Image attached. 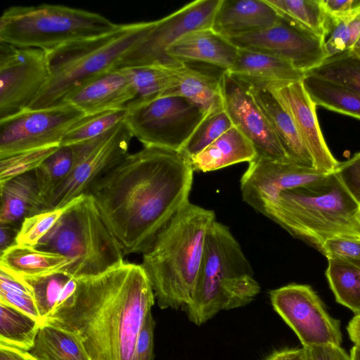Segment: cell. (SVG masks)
I'll return each mask as SVG.
<instances>
[{"label": "cell", "mask_w": 360, "mask_h": 360, "mask_svg": "<svg viewBox=\"0 0 360 360\" xmlns=\"http://www.w3.org/2000/svg\"><path fill=\"white\" fill-rule=\"evenodd\" d=\"M82 196L62 207L41 211L25 218L18 228L14 243L35 247L53 228L62 215Z\"/></svg>", "instance_id": "obj_39"}, {"label": "cell", "mask_w": 360, "mask_h": 360, "mask_svg": "<svg viewBox=\"0 0 360 360\" xmlns=\"http://www.w3.org/2000/svg\"><path fill=\"white\" fill-rule=\"evenodd\" d=\"M155 321L149 311L139 331L134 354V360H153V335Z\"/></svg>", "instance_id": "obj_43"}, {"label": "cell", "mask_w": 360, "mask_h": 360, "mask_svg": "<svg viewBox=\"0 0 360 360\" xmlns=\"http://www.w3.org/2000/svg\"><path fill=\"white\" fill-rule=\"evenodd\" d=\"M41 324V321L0 302V345L29 352Z\"/></svg>", "instance_id": "obj_31"}, {"label": "cell", "mask_w": 360, "mask_h": 360, "mask_svg": "<svg viewBox=\"0 0 360 360\" xmlns=\"http://www.w3.org/2000/svg\"><path fill=\"white\" fill-rule=\"evenodd\" d=\"M49 76L45 51L0 42V120L27 110Z\"/></svg>", "instance_id": "obj_14"}, {"label": "cell", "mask_w": 360, "mask_h": 360, "mask_svg": "<svg viewBox=\"0 0 360 360\" xmlns=\"http://www.w3.org/2000/svg\"><path fill=\"white\" fill-rule=\"evenodd\" d=\"M257 157L252 143L234 126L190 162L194 172H209L237 163H248Z\"/></svg>", "instance_id": "obj_25"}, {"label": "cell", "mask_w": 360, "mask_h": 360, "mask_svg": "<svg viewBox=\"0 0 360 360\" xmlns=\"http://www.w3.org/2000/svg\"><path fill=\"white\" fill-rule=\"evenodd\" d=\"M86 115L65 103L25 110L0 120V159L26 150L60 145L68 131Z\"/></svg>", "instance_id": "obj_13"}, {"label": "cell", "mask_w": 360, "mask_h": 360, "mask_svg": "<svg viewBox=\"0 0 360 360\" xmlns=\"http://www.w3.org/2000/svg\"><path fill=\"white\" fill-rule=\"evenodd\" d=\"M316 169L292 162L256 157L240 179L243 200L261 214L266 205L284 191L300 186L324 176Z\"/></svg>", "instance_id": "obj_17"}, {"label": "cell", "mask_w": 360, "mask_h": 360, "mask_svg": "<svg viewBox=\"0 0 360 360\" xmlns=\"http://www.w3.org/2000/svg\"><path fill=\"white\" fill-rule=\"evenodd\" d=\"M152 22L118 24L105 34L46 51L49 79L27 110L63 105L71 94L117 68L122 58L147 34Z\"/></svg>", "instance_id": "obj_5"}, {"label": "cell", "mask_w": 360, "mask_h": 360, "mask_svg": "<svg viewBox=\"0 0 360 360\" xmlns=\"http://www.w3.org/2000/svg\"><path fill=\"white\" fill-rule=\"evenodd\" d=\"M165 96L184 97L199 107L205 115L224 109L219 77L215 78L186 63L181 67L174 85Z\"/></svg>", "instance_id": "obj_27"}, {"label": "cell", "mask_w": 360, "mask_h": 360, "mask_svg": "<svg viewBox=\"0 0 360 360\" xmlns=\"http://www.w3.org/2000/svg\"><path fill=\"white\" fill-rule=\"evenodd\" d=\"M259 292L240 245L227 226L214 220L207 232L193 296L184 309L189 321L200 326L221 311L248 304Z\"/></svg>", "instance_id": "obj_6"}, {"label": "cell", "mask_w": 360, "mask_h": 360, "mask_svg": "<svg viewBox=\"0 0 360 360\" xmlns=\"http://www.w3.org/2000/svg\"><path fill=\"white\" fill-rule=\"evenodd\" d=\"M0 250L1 252L14 244L18 229L6 225L0 227Z\"/></svg>", "instance_id": "obj_48"}, {"label": "cell", "mask_w": 360, "mask_h": 360, "mask_svg": "<svg viewBox=\"0 0 360 360\" xmlns=\"http://www.w3.org/2000/svg\"><path fill=\"white\" fill-rule=\"evenodd\" d=\"M228 39L238 49L262 51L281 58L304 73L328 58L324 38L283 17L271 27Z\"/></svg>", "instance_id": "obj_15"}, {"label": "cell", "mask_w": 360, "mask_h": 360, "mask_svg": "<svg viewBox=\"0 0 360 360\" xmlns=\"http://www.w3.org/2000/svg\"><path fill=\"white\" fill-rule=\"evenodd\" d=\"M76 279L73 296L43 323L77 335L91 360H134L139 331L155 301L143 266L124 261Z\"/></svg>", "instance_id": "obj_2"}, {"label": "cell", "mask_w": 360, "mask_h": 360, "mask_svg": "<svg viewBox=\"0 0 360 360\" xmlns=\"http://www.w3.org/2000/svg\"><path fill=\"white\" fill-rule=\"evenodd\" d=\"M350 356L352 360H360V349L355 346L352 347L350 351Z\"/></svg>", "instance_id": "obj_51"}, {"label": "cell", "mask_w": 360, "mask_h": 360, "mask_svg": "<svg viewBox=\"0 0 360 360\" xmlns=\"http://www.w3.org/2000/svg\"><path fill=\"white\" fill-rule=\"evenodd\" d=\"M73 162L72 146L60 145L34 171L39 197L43 204V211L67 179Z\"/></svg>", "instance_id": "obj_33"}, {"label": "cell", "mask_w": 360, "mask_h": 360, "mask_svg": "<svg viewBox=\"0 0 360 360\" xmlns=\"http://www.w3.org/2000/svg\"><path fill=\"white\" fill-rule=\"evenodd\" d=\"M319 251L328 259H360V239L333 237L326 240Z\"/></svg>", "instance_id": "obj_42"}, {"label": "cell", "mask_w": 360, "mask_h": 360, "mask_svg": "<svg viewBox=\"0 0 360 360\" xmlns=\"http://www.w3.org/2000/svg\"><path fill=\"white\" fill-rule=\"evenodd\" d=\"M221 0H198L152 22L145 37L121 60L117 68L162 65L180 67L167 55V49L179 39L193 30L211 27Z\"/></svg>", "instance_id": "obj_11"}, {"label": "cell", "mask_w": 360, "mask_h": 360, "mask_svg": "<svg viewBox=\"0 0 360 360\" xmlns=\"http://www.w3.org/2000/svg\"><path fill=\"white\" fill-rule=\"evenodd\" d=\"M133 136L125 122L98 138L71 145L74 162L45 210L60 208L81 195L129 153Z\"/></svg>", "instance_id": "obj_10"}, {"label": "cell", "mask_w": 360, "mask_h": 360, "mask_svg": "<svg viewBox=\"0 0 360 360\" xmlns=\"http://www.w3.org/2000/svg\"><path fill=\"white\" fill-rule=\"evenodd\" d=\"M281 18L266 0H221L211 28L228 39L271 27Z\"/></svg>", "instance_id": "obj_21"}, {"label": "cell", "mask_w": 360, "mask_h": 360, "mask_svg": "<svg viewBox=\"0 0 360 360\" xmlns=\"http://www.w3.org/2000/svg\"><path fill=\"white\" fill-rule=\"evenodd\" d=\"M238 79L245 84L267 119L290 160L297 164L314 167L311 157L291 116L276 96L263 82Z\"/></svg>", "instance_id": "obj_20"}, {"label": "cell", "mask_w": 360, "mask_h": 360, "mask_svg": "<svg viewBox=\"0 0 360 360\" xmlns=\"http://www.w3.org/2000/svg\"><path fill=\"white\" fill-rule=\"evenodd\" d=\"M278 13L304 29L326 39L331 21L321 0H266Z\"/></svg>", "instance_id": "obj_32"}, {"label": "cell", "mask_w": 360, "mask_h": 360, "mask_svg": "<svg viewBox=\"0 0 360 360\" xmlns=\"http://www.w3.org/2000/svg\"><path fill=\"white\" fill-rule=\"evenodd\" d=\"M60 254L72 263L75 278L97 276L124 262V253L90 195H82L34 247Z\"/></svg>", "instance_id": "obj_7"}, {"label": "cell", "mask_w": 360, "mask_h": 360, "mask_svg": "<svg viewBox=\"0 0 360 360\" xmlns=\"http://www.w3.org/2000/svg\"><path fill=\"white\" fill-rule=\"evenodd\" d=\"M306 74L337 82L360 94V58L352 49L328 57Z\"/></svg>", "instance_id": "obj_37"}, {"label": "cell", "mask_w": 360, "mask_h": 360, "mask_svg": "<svg viewBox=\"0 0 360 360\" xmlns=\"http://www.w3.org/2000/svg\"><path fill=\"white\" fill-rule=\"evenodd\" d=\"M238 51L229 39L211 27L191 31L176 41L167 55L180 63L202 62L229 71Z\"/></svg>", "instance_id": "obj_22"}, {"label": "cell", "mask_w": 360, "mask_h": 360, "mask_svg": "<svg viewBox=\"0 0 360 360\" xmlns=\"http://www.w3.org/2000/svg\"><path fill=\"white\" fill-rule=\"evenodd\" d=\"M354 47H360V38L359 39Z\"/></svg>", "instance_id": "obj_54"}, {"label": "cell", "mask_w": 360, "mask_h": 360, "mask_svg": "<svg viewBox=\"0 0 360 360\" xmlns=\"http://www.w3.org/2000/svg\"><path fill=\"white\" fill-rule=\"evenodd\" d=\"M32 360H34V359L33 358Z\"/></svg>", "instance_id": "obj_55"}, {"label": "cell", "mask_w": 360, "mask_h": 360, "mask_svg": "<svg viewBox=\"0 0 360 360\" xmlns=\"http://www.w3.org/2000/svg\"><path fill=\"white\" fill-rule=\"evenodd\" d=\"M359 208L333 172L281 192L266 205L262 214L320 250L333 237L360 239L356 219Z\"/></svg>", "instance_id": "obj_4"}, {"label": "cell", "mask_w": 360, "mask_h": 360, "mask_svg": "<svg viewBox=\"0 0 360 360\" xmlns=\"http://www.w3.org/2000/svg\"><path fill=\"white\" fill-rule=\"evenodd\" d=\"M127 108L85 115L64 136L60 145H72L101 136L124 122Z\"/></svg>", "instance_id": "obj_36"}, {"label": "cell", "mask_w": 360, "mask_h": 360, "mask_svg": "<svg viewBox=\"0 0 360 360\" xmlns=\"http://www.w3.org/2000/svg\"><path fill=\"white\" fill-rule=\"evenodd\" d=\"M347 32L349 36L348 50H351L354 48L360 38V13L349 20Z\"/></svg>", "instance_id": "obj_49"}, {"label": "cell", "mask_w": 360, "mask_h": 360, "mask_svg": "<svg viewBox=\"0 0 360 360\" xmlns=\"http://www.w3.org/2000/svg\"><path fill=\"white\" fill-rule=\"evenodd\" d=\"M352 50L358 57L360 58V47H354Z\"/></svg>", "instance_id": "obj_52"}, {"label": "cell", "mask_w": 360, "mask_h": 360, "mask_svg": "<svg viewBox=\"0 0 360 360\" xmlns=\"http://www.w3.org/2000/svg\"><path fill=\"white\" fill-rule=\"evenodd\" d=\"M304 348L306 350L307 360H352L350 354L340 346L322 345Z\"/></svg>", "instance_id": "obj_45"}, {"label": "cell", "mask_w": 360, "mask_h": 360, "mask_svg": "<svg viewBox=\"0 0 360 360\" xmlns=\"http://www.w3.org/2000/svg\"><path fill=\"white\" fill-rule=\"evenodd\" d=\"M118 24L97 13L56 4L13 6L0 18V42L49 51L98 37Z\"/></svg>", "instance_id": "obj_8"}, {"label": "cell", "mask_w": 360, "mask_h": 360, "mask_svg": "<svg viewBox=\"0 0 360 360\" xmlns=\"http://www.w3.org/2000/svg\"><path fill=\"white\" fill-rule=\"evenodd\" d=\"M334 172L352 198L360 206V152L339 164Z\"/></svg>", "instance_id": "obj_41"}, {"label": "cell", "mask_w": 360, "mask_h": 360, "mask_svg": "<svg viewBox=\"0 0 360 360\" xmlns=\"http://www.w3.org/2000/svg\"><path fill=\"white\" fill-rule=\"evenodd\" d=\"M264 84L291 116L311 157L314 167L325 174L334 172L340 162L333 157L323 138L316 105L307 92L302 80Z\"/></svg>", "instance_id": "obj_18"}, {"label": "cell", "mask_w": 360, "mask_h": 360, "mask_svg": "<svg viewBox=\"0 0 360 360\" xmlns=\"http://www.w3.org/2000/svg\"><path fill=\"white\" fill-rule=\"evenodd\" d=\"M29 353L34 360H91L77 335L45 323Z\"/></svg>", "instance_id": "obj_28"}, {"label": "cell", "mask_w": 360, "mask_h": 360, "mask_svg": "<svg viewBox=\"0 0 360 360\" xmlns=\"http://www.w3.org/2000/svg\"><path fill=\"white\" fill-rule=\"evenodd\" d=\"M219 82L224 108L233 125L252 143L257 157L293 162L245 84L226 70Z\"/></svg>", "instance_id": "obj_16"}, {"label": "cell", "mask_w": 360, "mask_h": 360, "mask_svg": "<svg viewBox=\"0 0 360 360\" xmlns=\"http://www.w3.org/2000/svg\"><path fill=\"white\" fill-rule=\"evenodd\" d=\"M136 98V90L129 69L115 68L71 94L64 104H70L89 115L126 108Z\"/></svg>", "instance_id": "obj_19"}, {"label": "cell", "mask_w": 360, "mask_h": 360, "mask_svg": "<svg viewBox=\"0 0 360 360\" xmlns=\"http://www.w3.org/2000/svg\"><path fill=\"white\" fill-rule=\"evenodd\" d=\"M71 277L66 272H58L41 276L14 278L30 290L43 323L55 311L61 292Z\"/></svg>", "instance_id": "obj_35"}, {"label": "cell", "mask_w": 360, "mask_h": 360, "mask_svg": "<svg viewBox=\"0 0 360 360\" xmlns=\"http://www.w3.org/2000/svg\"><path fill=\"white\" fill-rule=\"evenodd\" d=\"M303 85L315 105L360 120V94L337 82L306 74Z\"/></svg>", "instance_id": "obj_29"}, {"label": "cell", "mask_w": 360, "mask_h": 360, "mask_svg": "<svg viewBox=\"0 0 360 360\" xmlns=\"http://www.w3.org/2000/svg\"><path fill=\"white\" fill-rule=\"evenodd\" d=\"M33 357L27 352L4 345H0V360H32Z\"/></svg>", "instance_id": "obj_47"}, {"label": "cell", "mask_w": 360, "mask_h": 360, "mask_svg": "<svg viewBox=\"0 0 360 360\" xmlns=\"http://www.w3.org/2000/svg\"><path fill=\"white\" fill-rule=\"evenodd\" d=\"M233 126L224 109L205 115L179 152L190 160Z\"/></svg>", "instance_id": "obj_38"}, {"label": "cell", "mask_w": 360, "mask_h": 360, "mask_svg": "<svg viewBox=\"0 0 360 360\" xmlns=\"http://www.w3.org/2000/svg\"><path fill=\"white\" fill-rule=\"evenodd\" d=\"M71 260L34 247L13 244L1 252L0 269L14 277H35L66 272Z\"/></svg>", "instance_id": "obj_24"}, {"label": "cell", "mask_w": 360, "mask_h": 360, "mask_svg": "<svg viewBox=\"0 0 360 360\" xmlns=\"http://www.w3.org/2000/svg\"><path fill=\"white\" fill-rule=\"evenodd\" d=\"M274 309L295 332L302 347L340 346V321L326 311L311 286L291 283L271 290Z\"/></svg>", "instance_id": "obj_12"}, {"label": "cell", "mask_w": 360, "mask_h": 360, "mask_svg": "<svg viewBox=\"0 0 360 360\" xmlns=\"http://www.w3.org/2000/svg\"><path fill=\"white\" fill-rule=\"evenodd\" d=\"M331 23L355 17L360 13V0H321Z\"/></svg>", "instance_id": "obj_44"}, {"label": "cell", "mask_w": 360, "mask_h": 360, "mask_svg": "<svg viewBox=\"0 0 360 360\" xmlns=\"http://www.w3.org/2000/svg\"><path fill=\"white\" fill-rule=\"evenodd\" d=\"M202 110L180 96L134 100L124 122L143 146L180 151L205 117Z\"/></svg>", "instance_id": "obj_9"}, {"label": "cell", "mask_w": 360, "mask_h": 360, "mask_svg": "<svg viewBox=\"0 0 360 360\" xmlns=\"http://www.w3.org/2000/svg\"><path fill=\"white\" fill-rule=\"evenodd\" d=\"M228 72L238 78L264 83L302 81L306 75L281 58L247 49H238L233 65Z\"/></svg>", "instance_id": "obj_23"}, {"label": "cell", "mask_w": 360, "mask_h": 360, "mask_svg": "<svg viewBox=\"0 0 360 360\" xmlns=\"http://www.w3.org/2000/svg\"><path fill=\"white\" fill-rule=\"evenodd\" d=\"M356 219L358 225H359V226L360 228V206H359V210L357 211Z\"/></svg>", "instance_id": "obj_53"}, {"label": "cell", "mask_w": 360, "mask_h": 360, "mask_svg": "<svg viewBox=\"0 0 360 360\" xmlns=\"http://www.w3.org/2000/svg\"><path fill=\"white\" fill-rule=\"evenodd\" d=\"M213 210L189 202L143 253L142 264L158 307L184 309L193 296Z\"/></svg>", "instance_id": "obj_3"}, {"label": "cell", "mask_w": 360, "mask_h": 360, "mask_svg": "<svg viewBox=\"0 0 360 360\" xmlns=\"http://www.w3.org/2000/svg\"><path fill=\"white\" fill-rule=\"evenodd\" d=\"M181 66L150 65L129 68L136 90L134 100H150L165 96L174 85Z\"/></svg>", "instance_id": "obj_34"}, {"label": "cell", "mask_w": 360, "mask_h": 360, "mask_svg": "<svg viewBox=\"0 0 360 360\" xmlns=\"http://www.w3.org/2000/svg\"><path fill=\"white\" fill-rule=\"evenodd\" d=\"M194 171L181 152L147 146L128 154L86 195L124 255L144 253L189 201Z\"/></svg>", "instance_id": "obj_1"}, {"label": "cell", "mask_w": 360, "mask_h": 360, "mask_svg": "<svg viewBox=\"0 0 360 360\" xmlns=\"http://www.w3.org/2000/svg\"><path fill=\"white\" fill-rule=\"evenodd\" d=\"M60 146L32 149L0 159V186L18 176L34 172Z\"/></svg>", "instance_id": "obj_40"}, {"label": "cell", "mask_w": 360, "mask_h": 360, "mask_svg": "<svg viewBox=\"0 0 360 360\" xmlns=\"http://www.w3.org/2000/svg\"><path fill=\"white\" fill-rule=\"evenodd\" d=\"M0 189L1 225L20 227L25 218L43 211L34 172L10 179Z\"/></svg>", "instance_id": "obj_26"}, {"label": "cell", "mask_w": 360, "mask_h": 360, "mask_svg": "<svg viewBox=\"0 0 360 360\" xmlns=\"http://www.w3.org/2000/svg\"><path fill=\"white\" fill-rule=\"evenodd\" d=\"M347 330L354 346L360 349V313L355 314L351 319Z\"/></svg>", "instance_id": "obj_50"}, {"label": "cell", "mask_w": 360, "mask_h": 360, "mask_svg": "<svg viewBox=\"0 0 360 360\" xmlns=\"http://www.w3.org/2000/svg\"><path fill=\"white\" fill-rule=\"evenodd\" d=\"M326 271L336 301L360 313V259L330 258Z\"/></svg>", "instance_id": "obj_30"}, {"label": "cell", "mask_w": 360, "mask_h": 360, "mask_svg": "<svg viewBox=\"0 0 360 360\" xmlns=\"http://www.w3.org/2000/svg\"><path fill=\"white\" fill-rule=\"evenodd\" d=\"M266 360H307V357L306 350L302 347L275 351Z\"/></svg>", "instance_id": "obj_46"}]
</instances>
